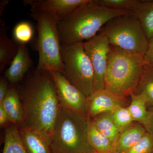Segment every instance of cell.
Returning <instances> with one entry per match:
<instances>
[{
	"instance_id": "cell-1",
	"label": "cell",
	"mask_w": 153,
	"mask_h": 153,
	"mask_svg": "<svg viewBox=\"0 0 153 153\" xmlns=\"http://www.w3.org/2000/svg\"><path fill=\"white\" fill-rule=\"evenodd\" d=\"M17 89L24 111L18 128L35 131L50 144L61 105L50 72L36 68Z\"/></svg>"
},
{
	"instance_id": "cell-2",
	"label": "cell",
	"mask_w": 153,
	"mask_h": 153,
	"mask_svg": "<svg viewBox=\"0 0 153 153\" xmlns=\"http://www.w3.org/2000/svg\"><path fill=\"white\" fill-rule=\"evenodd\" d=\"M132 14L99 5L88 0L57 24L61 44L83 43L97 35L105 24L116 17Z\"/></svg>"
},
{
	"instance_id": "cell-3",
	"label": "cell",
	"mask_w": 153,
	"mask_h": 153,
	"mask_svg": "<svg viewBox=\"0 0 153 153\" xmlns=\"http://www.w3.org/2000/svg\"><path fill=\"white\" fill-rule=\"evenodd\" d=\"M144 64L143 57L110 45L105 89L123 97L130 95L138 84Z\"/></svg>"
},
{
	"instance_id": "cell-4",
	"label": "cell",
	"mask_w": 153,
	"mask_h": 153,
	"mask_svg": "<svg viewBox=\"0 0 153 153\" xmlns=\"http://www.w3.org/2000/svg\"><path fill=\"white\" fill-rule=\"evenodd\" d=\"M89 119L61 106L50 140L52 153H91L94 152L88 140Z\"/></svg>"
},
{
	"instance_id": "cell-5",
	"label": "cell",
	"mask_w": 153,
	"mask_h": 153,
	"mask_svg": "<svg viewBox=\"0 0 153 153\" xmlns=\"http://www.w3.org/2000/svg\"><path fill=\"white\" fill-rule=\"evenodd\" d=\"M31 16L37 22L38 37L36 47L38 61L36 68L62 73L63 65L58 21L51 15L41 12H31Z\"/></svg>"
},
{
	"instance_id": "cell-6",
	"label": "cell",
	"mask_w": 153,
	"mask_h": 153,
	"mask_svg": "<svg viewBox=\"0 0 153 153\" xmlns=\"http://www.w3.org/2000/svg\"><path fill=\"white\" fill-rule=\"evenodd\" d=\"M98 33L108 39L110 45L143 57L149 41L138 18L132 14L110 20Z\"/></svg>"
},
{
	"instance_id": "cell-7",
	"label": "cell",
	"mask_w": 153,
	"mask_h": 153,
	"mask_svg": "<svg viewBox=\"0 0 153 153\" xmlns=\"http://www.w3.org/2000/svg\"><path fill=\"white\" fill-rule=\"evenodd\" d=\"M63 74L74 86L88 97L94 91V73L92 64L82 43L61 44Z\"/></svg>"
},
{
	"instance_id": "cell-8",
	"label": "cell",
	"mask_w": 153,
	"mask_h": 153,
	"mask_svg": "<svg viewBox=\"0 0 153 153\" xmlns=\"http://www.w3.org/2000/svg\"><path fill=\"white\" fill-rule=\"evenodd\" d=\"M82 44L93 67L94 91L105 89V76L110 46L109 41L104 35L98 33Z\"/></svg>"
},
{
	"instance_id": "cell-9",
	"label": "cell",
	"mask_w": 153,
	"mask_h": 153,
	"mask_svg": "<svg viewBox=\"0 0 153 153\" xmlns=\"http://www.w3.org/2000/svg\"><path fill=\"white\" fill-rule=\"evenodd\" d=\"M49 72L55 83L60 105L72 112L87 116V97L60 72Z\"/></svg>"
},
{
	"instance_id": "cell-10",
	"label": "cell",
	"mask_w": 153,
	"mask_h": 153,
	"mask_svg": "<svg viewBox=\"0 0 153 153\" xmlns=\"http://www.w3.org/2000/svg\"><path fill=\"white\" fill-rule=\"evenodd\" d=\"M88 0H25V5L30 7L31 12H38L51 15L58 22L72 11Z\"/></svg>"
},
{
	"instance_id": "cell-11",
	"label": "cell",
	"mask_w": 153,
	"mask_h": 153,
	"mask_svg": "<svg viewBox=\"0 0 153 153\" xmlns=\"http://www.w3.org/2000/svg\"><path fill=\"white\" fill-rule=\"evenodd\" d=\"M125 98L105 88L94 91L87 97L88 117L92 119L102 114L112 112L118 107L123 106Z\"/></svg>"
},
{
	"instance_id": "cell-12",
	"label": "cell",
	"mask_w": 153,
	"mask_h": 153,
	"mask_svg": "<svg viewBox=\"0 0 153 153\" xmlns=\"http://www.w3.org/2000/svg\"><path fill=\"white\" fill-rule=\"evenodd\" d=\"M29 49L26 45H19L16 55L4 72V76L11 85H14L22 81L33 66Z\"/></svg>"
},
{
	"instance_id": "cell-13",
	"label": "cell",
	"mask_w": 153,
	"mask_h": 153,
	"mask_svg": "<svg viewBox=\"0 0 153 153\" xmlns=\"http://www.w3.org/2000/svg\"><path fill=\"white\" fill-rule=\"evenodd\" d=\"M146 132L142 125L133 124L120 133L116 142L114 145L113 153H125L136 144Z\"/></svg>"
},
{
	"instance_id": "cell-14",
	"label": "cell",
	"mask_w": 153,
	"mask_h": 153,
	"mask_svg": "<svg viewBox=\"0 0 153 153\" xmlns=\"http://www.w3.org/2000/svg\"><path fill=\"white\" fill-rule=\"evenodd\" d=\"M8 115L11 123L20 125L23 119V106L17 88L12 85L2 102L0 103Z\"/></svg>"
},
{
	"instance_id": "cell-15",
	"label": "cell",
	"mask_w": 153,
	"mask_h": 153,
	"mask_svg": "<svg viewBox=\"0 0 153 153\" xmlns=\"http://www.w3.org/2000/svg\"><path fill=\"white\" fill-rule=\"evenodd\" d=\"M19 131L28 153H52L50 143L39 133L26 128L19 129Z\"/></svg>"
},
{
	"instance_id": "cell-16",
	"label": "cell",
	"mask_w": 153,
	"mask_h": 153,
	"mask_svg": "<svg viewBox=\"0 0 153 153\" xmlns=\"http://www.w3.org/2000/svg\"><path fill=\"white\" fill-rule=\"evenodd\" d=\"M19 45L10 39L7 33L4 23L1 24L0 29V72L4 70L6 66L11 63L16 55Z\"/></svg>"
},
{
	"instance_id": "cell-17",
	"label": "cell",
	"mask_w": 153,
	"mask_h": 153,
	"mask_svg": "<svg viewBox=\"0 0 153 153\" xmlns=\"http://www.w3.org/2000/svg\"><path fill=\"white\" fill-rule=\"evenodd\" d=\"M133 93L142 94L148 108L153 107V65L145 63L139 82Z\"/></svg>"
},
{
	"instance_id": "cell-18",
	"label": "cell",
	"mask_w": 153,
	"mask_h": 153,
	"mask_svg": "<svg viewBox=\"0 0 153 153\" xmlns=\"http://www.w3.org/2000/svg\"><path fill=\"white\" fill-rule=\"evenodd\" d=\"M87 137L88 143L95 152L99 153H113V145L98 130L91 119L88 121Z\"/></svg>"
},
{
	"instance_id": "cell-19",
	"label": "cell",
	"mask_w": 153,
	"mask_h": 153,
	"mask_svg": "<svg viewBox=\"0 0 153 153\" xmlns=\"http://www.w3.org/2000/svg\"><path fill=\"white\" fill-rule=\"evenodd\" d=\"M133 15L139 19L149 41L153 37V0H140Z\"/></svg>"
},
{
	"instance_id": "cell-20",
	"label": "cell",
	"mask_w": 153,
	"mask_h": 153,
	"mask_svg": "<svg viewBox=\"0 0 153 153\" xmlns=\"http://www.w3.org/2000/svg\"><path fill=\"white\" fill-rule=\"evenodd\" d=\"M91 119L98 130L105 136L114 146L120 133L113 120L111 112L102 114Z\"/></svg>"
},
{
	"instance_id": "cell-21",
	"label": "cell",
	"mask_w": 153,
	"mask_h": 153,
	"mask_svg": "<svg viewBox=\"0 0 153 153\" xmlns=\"http://www.w3.org/2000/svg\"><path fill=\"white\" fill-rule=\"evenodd\" d=\"M2 153H28L22 142L18 126L6 128Z\"/></svg>"
},
{
	"instance_id": "cell-22",
	"label": "cell",
	"mask_w": 153,
	"mask_h": 153,
	"mask_svg": "<svg viewBox=\"0 0 153 153\" xmlns=\"http://www.w3.org/2000/svg\"><path fill=\"white\" fill-rule=\"evenodd\" d=\"M130 96L131 101L128 109L134 121L137 122L144 126L146 123L149 114L145 98L140 94L132 93Z\"/></svg>"
},
{
	"instance_id": "cell-23",
	"label": "cell",
	"mask_w": 153,
	"mask_h": 153,
	"mask_svg": "<svg viewBox=\"0 0 153 153\" xmlns=\"http://www.w3.org/2000/svg\"><path fill=\"white\" fill-rule=\"evenodd\" d=\"M35 30L30 22L22 21L16 25L13 30V39L19 45H26L34 38Z\"/></svg>"
},
{
	"instance_id": "cell-24",
	"label": "cell",
	"mask_w": 153,
	"mask_h": 153,
	"mask_svg": "<svg viewBox=\"0 0 153 153\" xmlns=\"http://www.w3.org/2000/svg\"><path fill=\"white\" fill-rule=\"evenodd\" d=\"M94 2L102 7L133 14L139 5L140 0H94Z\"/></svg>"
},
{
	"instance_id": "cell-25",
	"label": "cell",
	"mask_w": 153,
	"mask_h": 153,
	"mask_svg": "<svg viewBox=\"0 0 153 153\" xmlns=\"http://www.w3.org/2000/svg\"><path fill=\"white\" fill-rule=\"evenodd\" d=\"M114 122L120 133L129 128L134 120L127 107H118L111 112Z\"/></svg>"
},
{
	"instance_id": "cell-26",
	"label": "cell",
	"mask_w": 153,
	"mask_h": 153,
	"mask_svg": "<svg viewBox=\"0 0 153 153\" xmlns=\"http://www.w3.org/2000/svg\"><path fill=\"white\" fill-rule=\"evenodd\" d=\"M124 153H153V137L146 132L136 144Z\"/></svg>"
},
{
	"instance_id": "cell-27",
	"label": "cell",
	"mask_w": 153,
	"mask_h": 153,
	"mask_svg": "<svg viewBox=\"0 0 153 153\" xmlns=\"http://www.w3.org/2000/svg\"><path fill=\"white\" fill-rule=\"evenodd\" d=\"M9 81L4 76L0 78V103H1L7 94L9 89L11 86Z\"/></svg>"
},
{
	"instance_id": "cell-28",
	"label": "cell",
	"mask_w": 153,
	"mask_h": 153,
	"mask_svg": "<svg viewBox=\"0 0 153 153\" xmlns=\"http://www.w3.org/2000/svg\"><path fill=\"white\" fill-rule=\"evenodd\" d=\"M143 60L146 64L153 65V37L149 41V46Z\"/></svg>"
},
{
	"instance_id": "cell-29",
	"label": "cell",
	"mask_w": 153,
	"mask_h": 153,
	"mask_svg": "<svg viewBox=\"0 0 153 153\" xmlns=\"http://www.w3.org/2000/svg\"><path fill=\"white\" fill-rule=\"evenodd\" d=\"M149 111L148 120L144 127L146 131L153 137V107L149 108Z\"/></svg>"
},
{
	"instance_id": "cell-30",
	"label": "cell",
	"mask_w": 153,
	"mask_h": 153,
	"mask_svg": "<svg viewBox=\"0 0 153 153\" xmlns=\"http://www.w3.org/2000/svg\"><path fill=\"white\" fill-rule=\"evenodd\" d=\"M11 123L8 115L2 106L0 105V126L1 127L8 126Z\"/></svg>"
},
{
	"instance_id": "cell-31",
	"label": "cell",
	"mask_w": 153,
	"mask_h": 153,
	"mask_svg": "<svg viewBox=\"0 0 153 153\" xmlns=\"http://www.w3.org/2000/svg\"><path fill=\"white\" fill-rule=\"evenodd\" d=\"M91 153H99L97 152H95V151H94V152H93Z\"/></svg>"
}]
</instances>
